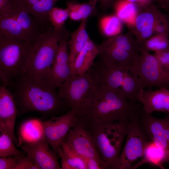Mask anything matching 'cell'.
<instances>
[{
	"label": "cell",
	"instance_id": "cell-7",
	"mask_svg": "<svg viewBox=\"0 0 169 169\" xmlns=\"http://www.w3.org/2000/svg\"><path fill=\"white\" fill-rule=\"evenodd\" d=\"M140 79L144 89L155 86L169 89V73L164 71L154 55L141 49L137 65L131 74Z\"/></svg>",
	"mask_w": 169,
	"mask_h": 169
},
{
	"label": "cell",
	"instance_id": "cell-8",
	"mask_svg": "<svg viewBox=\"0 0 169 169\" xmlns=\"http://www.w3.org/2000/svg\"><path fill=\"white\" fill-rule=\"evenodd\" d=\"M138 119L128 124L125 144L120 152L116 169H132L134 162L142 157L150 141L140 126Z\"/></svg>",
	"mask_w": 169,
	"mask_h": 169
},
{
	"label": "cell",
	"instance_id": "cell-33",
	"mask_svg": "<svg viewBox=\"0 0 169 169\" xmlns=\"http://www.w3.org/2000/svg\"><path fill=\"white\" fill-rule=\"evenodd\" d=\"M19 157L15 169H40L36 161L27 154Z\"/></svg>",
	"mask_w": 169,
	"mask_h": 169
},
{
	"label": "cell",
	"instance_id": "cell-1",
	"mask_svg": "<svg viewBox=\"0 0 169 169\" xmlns=\"http://www.w3.org/2000/svg\"><path fill=\"white\" fill-rule=\"evenodd\" d=\"M12 87L18 114L35 111L52 115L66 103L47 80L25 72L14 79Z\"/></svg>",
	"mask_w": 169,
	"mask_h": 169
},
{
	"label": "cell",
	"instance_id": "cell-41",
	"mask_svg": "<svg viewBox=\"0 0 169 169\" xmlns=\"http://www.w3.org/2000/svg\"><path fill=\"white\" fill-rule=\"evenodd\" d=\"M114 0H101L100 2L102 6L104 8H107L112 3Z\"/></svg>",
	"mask_w": 169,
	"mask_h": 169
},
{
	"label": "cell",
	"instance_id": "cell-2",
	"mask_svg": "<svg viewBox=\"0 0 169 169\" xmlns=\"http://www.w3.org/2000/svg\"><path fill=\"white\" fill-rule=\"evenodd\" d=\"M97 46L103 62L132 73L137 65L140 49L131 32L109 37Z\"/></svg>",
	"mask_w": 169,
	"mask_h": 169
},
{
	"label": "cell",
	"instance_id": "cell-42",
	"mask_svg": "<svg viewBox=\"0 0 169 169\" xmlns=\"http://www.w3.org/2000/svg\"><path fill=\"white\" fill-rule=\"evenodd\" d=\"M158 1L162 3V4H163L165 7L169 6V0H158Z\"/></svg>",
	"mask_w": 169,
	"mask_h": 169
},
{
	"label": "cell",
	"instance_id": "cell-10",
	"mask_svg": "<svg viewBox=\"0 0 169 169\" xmlns=\"http://www.w3.org/2000/svg\"><path fill=\"white\" fill-rule=\"evenodd\" d=\"M85 124L79 119L67 134L64 141L76 152L84 157L95 158L105 169H110L98 151L90 132Z\"/></svg>",
	"mask_w": 169,
	"mask_h": 169
},
{
	"label": "cell",
	"instance_id": "cell-30",
	"mask_svg": "<svg viewBox=\"0 0 169 169\" xmlns=\"http://www.w3.org/2000/svg\"><path fill=\"white\" fill-rule=\"evenodd\" d=\"M0 157H7L25 155L24 151L17 149L13 141L9 135L4 131L0 130Z\"/></svg>",
	"mask_w": 169,
	"mask_h": 169
},
{
	"label": "cell",
	"instance_id": "cell-6",
	"mask_svg": "<svg viewBox=\"0 0 169 169\" xmlns=\"http://www.w3.org/2000/svg\"><path fill=\"white\" fill-rule=\"evenodd\" d=\"M60 97L74 110L80 119L87 114L97 90L92 80L86 73L72 75L58 88Z\"/></svg>",
	"mask_w": 169,
	"mask_h": 169
},
{
	"label": "cell",
	"instance_id": "cell-19",
	"mask_svg": "<svg viewBox=\"0 0 169 169\" xmlns=\"http://www.w3.org/2000/svg\"><path fill=\"white\" fill-rule=\"evenodd\" d=\"M10 16L18 22L32 43L46 31L26 9L16 3Z\"/></svg>",
	"mask_w": 169,
	"mask_h": 169
},
{
	"label": "cell",
	"instance_id": "cell-25",
	"mask_svg": "<svg viewBox=\"0 0 169 169\" xmlns=\"http://www.w3.org/2000/svg\"><path fill=\"white\" fill-rule=\"evenodd\" d=\"M116 15L129 27L134 24L139 9L134 3L126 0H118L114 5Z\"/></svg>",
	"mask_w": 169,
	"mask_h": 169
},
{
	"label": "cell",
	"instance_id": "cell-34",
	"mask_svg": "<svg viewBox=\"0 0 169 169\" xmlns=\"http://www.w3.org/2000/svg\"><path fill=\"white\" fill-rule=\"evenodd\" d=\"M154 33V34L159 33L169 34V21L164 14H162L156 23Z\"/></svg>",
	"mask_w": 169,
	"mask_h": 169
},
{
	"label": "cell",
	"instance_id": "cell-40",
	"mask_svg": "<svg viewBox=\"0 0 169 169\" xmlns=\"http://www.w3.org/2000/svg\"><path fill=\"white\" fill-rule=\"evenodd\" d=\"M135 4L140 10L146 7L152 3L155 0H126Z\"/></svg>",
	"mask_w": 169,
	"mask_h": 169
},
{
	"label": "cell",
	"instance_id": "cell-5",
	"mask_svg": "<svg viewBox=\"0 0 169 169\" xmlns=\"http://www.w3.org/2000/svg\"><path fill=\"white\" fill-rule=\"evenodd\" d=\"M90 123L91 128L90 132L102 158L110 169H116L129 123L121 122Z\"/></svg>",
	"mask_w": 169,
	"mask_h": 169
},
{
	"label": "cell",
	"instance_id": "cell-22",
	"mask_svg": "<svg viewBox=\"0 0 169 169\" xmlns=\"http://www.w3.org/2000/svg\"><path fill=\"white\" fill-rule=\"evenodd\" d=\"M141 161L134 165L132 169H135L146 163H149L161 169H164L163 165L168 163V154L156 146L150 141L147 144L144 151Z\"/></svg>",
	"mask_w": 169,
	"mask_h": 169
},
{
	"label": "cell",
	"instance_id": "cell-4",
	"mask_svg": "<svg viewBox=\"0 0 169 169\" xmlns=\"http://www.w3.org/2000/svg\"><path fill=\"white\" fill-rule=\"evenodd\" d=\"M33 43L0 33V77L3 84L12 87L14 79L23 72Z\"/></svg>",
	"mask_w": 169,
	"mask_h": 169
},
{
	"label": "cell",
	"instance_id": "cell-27",
	"mask_svg": "<svg viewBox=\"0 0 169 169\" xmlns=\"http://www.w3.org/2000/svg\"><path fill=\"white\" fill-rule=\"evenodd\" d=\"M20 131L24 140L29 143L44 136L40 121L35 119L24 122L21 126Z\"/></svg>",
	"mask_w": 169,
	"mask_h": 169
},
{
	"label": "cell",
	"instance_id": "cell-26",
	"mask_svg": "<svg viewBox=\"0 0 169 169\" xmlns=\"http://www.w3.org/2000/svg\"><path fill=\"white\" fill-rule=\"evenodd\" d=\"M0 33L32 44L19 23L12 16L0 17Z\"/></svg>",
	"mask_w": 169,
	"mask_h": 169
},
{
	"label": "cell",
	"instance_id": "cell-12",
	"mask_svg": "<svg viewBox=\"0 0 169 169\" xmlns=\"http://www.w3.org/2000/svg\"><path fill=\"white\" fill-rule=\"evenodd\" d=\"M127 71L108 65L101 60L94 62L86 73L97 90L107 89L121 94L120 87Z\"/></svg>",
	"mask_w": 169,
	"mask_h": 169
},
{
	"label": "cell",
	"instance_id": "cell-37",
	"mask_svg": "<svg viewBox=\"0 0 169 169\" xmlns=\"http://www.w3.org/2000/svg\"><path fill=\"white\" fill-rule=\"evenodd\" d=\"M20 156L0 157V169H15Z\"/></svg>",
	"mask_w": 169,
	"mask_h": 169
},
{
	"label": "cell",
	"instance_id": "cell-14",
	"mask_svg": "<svg viewBox=\"0 0 169 169\" xmlns=\"http://www.w3.org/2000/svg\"><path fill=\"white\" fill-rule=\"evenodd\" d=\"M162 14L152 3L139 10L134 24L129 28L140 46L154 34L155 25Z\"/></svg>",
	"mask_w": 169,
	"mask_h": 169
},
{
	"label": "cell",
	"instance_id": "cell-35",
	"mask_svg": "<svg viewBox=\"0 0 169 169\" xmlns=\"http://www.w3.org/2000/svg\"><path fill=\"white\" fill-rule=\"evenodd\" d=\"M153 55L163 69L169 73V49L155 52Z\"/></svg>",
	"mask_w": 169,
	"mask_h": 169
},
{
	"label": "cell",
	"instance_id": "cell-24",
	"mask_svg": "<svg viewBox=\"0 0 169 169\" xmlns=\"http://www.w3.org/2000/svg\"><path fill=\"white\" fill-rule=\"evenodd\" d=\"M144 89L139 78L127 71L120 87L121 93L131 103L136 104L139 102V95Z\"/></svg>",
	"mask_w": 169,
	"mask_h": 169
},
{
	"label": "cell",
	"instance_id": "cell-38",
	"mask_svg": "<svg viewBox=\"0 0 169 169\" xmlns=\"http://www.w3.org/2000/svg\"><path fill=\"white\" fill-rule=\"evenodd\" d=\"M67 9L69 13V17L73 21H78L84 19L78 11L74 6L72 2L67 3Z\"/></svg>",
	"mask_w": 169,
	"mask_h": 169
},
{
	"label": "cell",
	"instance_id": "cell-21",
	"mask_svg": "<svg viewBox=\"0 0 169 169\" xmlns=\"http://www.w3.org/2000/svg\"><path fill=\"white\" fill-rule=\"evenodd\" d=\"M88 18L81 22L77 29L70 35L68 44L72 69L77 56L90 39L86 31Z\"/></svg>",
	"mask_w": 169,
	"mask_h": 169
},
{
	"label": "cell",
	"instance_id": "cell-43",
	"mask_svg": "<svg viewBox=\"0 0 169 169\" xmlns=\"http://www.w3.org/2000/svg\"><path fill=\"white\" fill-rule=\"evenodd\" d=\"M93 1H94L96 2H100V0H92Z\"/></svg>",
	"mask_w": 169,
	"mask_h": 169
},
{
	"label": "cell",
	"instance_id": "cell-31",
	"mask_svg": "<svg viewBox=\"0 0 169 169\" xmlns=\"http://www.w3.org/2000/svg\"><path fill=\"white\" fill-rule=\"evenodd\" d=\"M69 17V13L67 8L65 9L54 7L48 14L49 20L56 31L64 28L65 22Z\"/></svg>",
	"mask_w": 169,
	"mask_h": 169
},
{
	"label": "cell",
	"instance_id": "cell-13",
	"mask_svg": "<svg viewBox=\"0 0 169 169\" xmlns=\"http://www.w3.org/2000/svg\"><path fill=\"white\" fill-rule=\"evenodd\" d=\"M70 34L59 41L58 50L47 77L48 81L56 89L72 75L68 43Z\"/></svg>",
	"mask_w": 169,
	"mask_h": 169
},
{
	"label": "cell",
	"instance_id": "cell-11",
	"mask_svg": "<svg viewBox=\"0 0 169 169\" xmlns=\"http://www.w3.org/2000/svg\"><path fill=\"white\" fill-rule=\"evenodd\" d=\"M166 113L165 118H158L142 108L138 121L148 139L169 155V112Z\"/></svg>",
	"mask_w": 169,
	"mask_h": 169
},
{
	"label": "cell",
	"instance_id": "cell-16",
	"mask_svg": "<svg viewBox=\"0 0 169 169\" xmlns=\"http://www.w3.org/2000/svg\"><path fill=\"white\" fill-rule=\"evenodd\" d=\"M21 148L34 159L40 169H61L56 154L50 147L44 136L22 146Z\"/></svg>",
	"mask_w": 169,
	"mask_h": 169
},
{
	"label": "cell",
	"instance_id": "cell-17",
	"mask_svg": "<svg viewBox=\"0 0 169 169\" xmlns=\"http://www.w3.org/2000/svg\"><path fill=\"white\" fill-rule=\"evenodd\" d=\"M142 108L152 114L155 111L169 112V89L160 88L156 90H143L138 97Z\"/></svg>",
	"mask_w": 169,
	"mask_h": 169
},
{
	"label": "cell",
	"instance_id": "cell-32",
	"mask_svg": "<svg viewBox=\"0 0 169 169\" xmlns=\"http://www.w3.org/2000/svg\"><path fill=\"white\" fill-rule=\"evenodd\" d=\"M74 6L79 12L83 19L88 18L94 14L96 2L93 1L92 3H80L72 2Z\"/></svg>",
	"mask_w": 169,
	"mask_h": 169
},
{
	"label": "cell",
	"instance_id": "cell-18",
	"mask_svg": "<svg viewBox=\"0 0 169 169\" xmlns=\"http://www.w3.org/2000/svg\"><path fill=\"white\" fill-rule=\"evenodd\" d=\"M59 0H14L26 9L46 31L50 24L48 19L50 10Z\"/></svg>",
	"mask_w": 169,
	"mask_h": 169
},
{
	"label": "cell",
	"instance_id": "cell-20",
	"mask_svg": "<svg viewBox=\"0 0 169 169\" xmlns=\"http://www.w3.org/2000/svg\"><path fill=\"white\" fill-rule=\"evenodd\" d=\"M98 55L97 44L90 39L74 61L72 69V75L79 76L85 74L93 64Z\"/></svg>",
	"mask_w": 169,
	"mask_h": 169
},
{
	"label": "cell",
	"instance_id": "cell-3",
	"mask_svg": "<svg viewBox=\"0 0 169 169\" xmlns=\"http://www.w3.org/2000/svg\"><path fill=\"white\" fill-rule=\"evenodd\" d=\"M69 33L65 28L56 31L50 24L46 30L33 44L23 72L47 80L48 74L58 50L59 41Z\"/></svg>",
	"mask_w": 169,
	"mask_h": 169
},
{
	"label": "cell",
	"instance_id": "cell-36",
	"mask_svg": "<svg viewBox=\"0 0 169 169\" xmlns=\"http://www.w3.org/2000/svg\"><path fill=\"white\" fill-rule=\"evenodd\" d=\"M15 4L14 0H0V17L10 16Z\"/></svg>",
	"mask_w": 169,
	"mask_h": 169
},
{
	"label": "cell",
	"instance_id": "cell-9",
	"mask_svg": "<svg viewBox=\"0 0 169 169\" xmlns=\"http://www.w3.org/2000/svg\"><path fill=\"white\" fill-rule=\"evenodd\" d=\"M79 119L71 109L64 115L40 121L45 138L54 152L58 155L62 151L61 145L67 134Z\"/></svg>",
	"mask_w": 169,
	"mask_h": 169
},
{
	"label": "cell",
	"instance_id": "cell-23",
	"mask_svg": "<svg viewBox=\"0 0 169 169\" xmlns=\"http://www.w3.org/2000/svg\"><path fill=\"white\" fill-rule=\"evenodd\" d=\"M61 147L62 151L59 155L61 160V169H87L84 157L64 141Z\"/></svg>",
	"mask_w": 169,
	"mask_h": 169
},
{
	"label": "cell",
	"instance_id": "cell-15",
	"mask_svg": "<svg viewBox=\"0 0 169 169\" xmlns=\"http://www.w3.org/2000/svg\"><path fill=\"white\" fill-rule=\"evenodd\" d=\"M18 110L13 95L3 84L0 88V129L7 133L14 143L18 140L14 133L15 121Z\"/></svg>",
	"mask_w": 169,
	"mask_h": 169
},
{
	"label": "cell",
	"instance_id": "cell-29",
	"mask_svg": "<svg viewBox=\"0 0 169 169\" xmlns=\"http://www.w3.org/2000/svg\"><path fill=\"white\" fill-rule=\"evenodd\" d=\"M122 22L115 15L107 16L100 19V26L102 33L109 38L120 33L122 29Z\"/></svg>",
	"mask_w": 169,
	"mask_h": 169
},
{
	"label": "cell",
	"instance_id": "cell-44",
	"mask_svg": "<svg viewBox=\"0 0 169 169\" xmlns=\"http://www.w3.org/2000/svg\"><path fill=\"white\" fill-rule=\"evenodd\" d=\"M166 8H169V6H166Z\"/></svg>",
	"mask_w": 169,
	"mask_h": 169
},
{
	"label": "cell",
	"instance_id": "cell-39",
	"mask_svg": "<svg viewBox=\"0 0 169 169\" xmlns=\"http://www.w3.org/2000/svg\"><path fill=\"white\" fill-rule=\"evenodd\" d=\"M87 169H105L103 165L97 159L92 158L83 157Z\"/></svg>",
	"mask_w": 169,
	"mask_h": 169
},
{
	"label": "cell",
	"instance_id": "cell-28",
	"mask_svg": "<svg viewBox=\"0 0 169 169\" xmlns=\"http://www.w3.org/2000/svg\"><path fill=\"white\" fill-rule=\"evenodd\" d=\"M140 50L155 52L169 49V34L159 33L153 35L142 43L140 46Z\"/></svg>",
	"mask_w": 169,
	"mask_h": 169
}]
</instances>
